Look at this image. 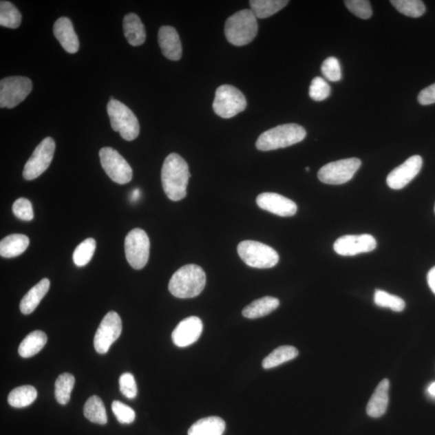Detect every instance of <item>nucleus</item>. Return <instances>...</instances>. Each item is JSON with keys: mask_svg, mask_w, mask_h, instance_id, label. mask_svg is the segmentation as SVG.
<instances>
[{"mask_svg": "<svg viewBox=\"0 0 435 435\" xmlns=\"http://www.w3.org/2000/svg\"><path fill=\"white\" fill-rule=\"evenodd\" d=\"M191 175L188 164L181 156L171 153L165 158L162 169V182L165 195L177 202L187 196V188Z\"/></svg>", "mask_w": 435, "mask_h": 435, "instance_id": "nucleus-1", "label": "nucleus"}, {"mask_svg": "<svg viewBox=\"0 0 435 435\" xmlns=\"http://www.w3.org/2000/svg\"><path fill=\"white\" fill-rule=\"evenodd\" d=\"M206 273L197 264L179 268L170 279L169 290L178 299H192L201 294L206 286Z\"/></svg>", "mask_w": 435, "mask_h": 435, "instance_id": "nucleus-2", "label": "nucleus"}, {"mask_svg": "<svg viewBox=\"0 0 435 435\" xmlns=\"http://www.w3.org/2000/svg\"><path fill=\"white\" fill-rule=\"evenodd\" d=\"M258 23L252 10L244 9L230 17L225 23L226 39L236 46L252 42L257 35Z\"/></svg>", "mask_w": 435, "mask_h": 435, "instance_id": "nucleus-3", "label": "nucleus"}, {"mask_svg": "<svg viewBox=\"0 0 435 435\" xmlns=\"http://www.w3.org/2000/svg\"><path fill=\"white\" fill-rule=\"evenodd\" d=\"M306 136L304 127L295 124L279 125L264 131L257 141V149L271 151L290 147L299 143Z\"/></svg>", "mask_w": 435, "mask_h": 435, "instance_id": "nucleus-4", "label": "nucleus"}, {"mask_svg": "<svg viewBox=\"0 0 435 435\" xmlns=\"http://www.w3.org/2000/svg\"><path fill=\"white\" fill-rule=\"evenodd\" d=\"M107 109L112 129L119 132L123 139L131 141L139 136L138 119L129 107L114 99L109 101Z\"/></svg>", "mask_w": 435, "mask_h": 435, "instance_id": "nucleus-5", "label": "nucleus"}, {"mask_svg": "<svg viewBox=\"0 0 435 435\" xmlns=\"http://www.w3.org/2000/svg\"><path fill=\"white\" fill-rule=\"evenodd\" d=\"M238 254L248 266L270 268L277 266L279 255L275 249L257 241L245 240L238 245Z\"/></svg>", "mask_w": 435, "mask_h": 435, "instance_id": "nucleus-6", "label": "nucleus"}, {"mask_svg": "<svg viewBox=\"0 0 435 435\" xmlns=\"http://www.w3.org/2000/svg\"><path fill=\"white\" fill-rule=\"evenodd\" d=\"M246 107L247 100L237 88L224 85L216 89L215 100L213 102V109L216 115L224 119H230L244 112Z\"/></svg>", "mask_w": 435, "mask_h": 435, "instance_id": "nucleus-7", "label": "nucleus"}, {"mask_svg": "<svg viewBox=\"0 0 435 435\" xmlns=\"http://www.w3.org/2000/svg\"><path fill=\"white\" fill-rule=\"evenodd\" d=\"M361 167V160L356 158L339 160L321 167L318 177L328 185H342L349 182Z\"/></svg>", "mask_w": 435, "mask_h": 435, "instance_id": "nucleus-8", "label": "nucleus"}, {"mask_svg": "<svg viewBox=\"0 0 435 435\" xmlns=\"http://www.w3.org/2000/svg\"><path fill=\"white\" fill-rule=\"evenodd\" d=\"M127 262L135 269H142L149 258L150 241L144 230L135 229L127 235L125 243Z\"/></svg>", "mask_w": 435, "mask_h": 435, "instance_id": "nucleus-9", "label": "nucleus"}, {"mask_svg": "<svg viewBox=\"0 0 435 435\" xmlns=\"http://www.w3.org/2000/svg\"><path fill=\"white\" fill-rule=\"evenodd\" d=\"M55 149V141L51 137H46L42 140L23 168V178L32 181L45 173L53 160Z\"/></svg>", "mask_w": 435, "mask_h": 435, "instance_id": "nucleus-10", "label": "nucleus"}, {"mask_svg": "<svg viewBox=\"0 0 435 435\" xmlns=\"http://www.w3.org/2000/svg\"><path fill=\"white\" fill-rule=\"evenodd\" d=\"M32 89L31 80L26 77L14 76L0 82V107L13 108L28 96Z\"/></svg>", "mask_w": 435, "mask_h": 435, "instance_id": "nucleus-11", "label": "nucleus"}, {"mask_svg": "<svg viewBox=\"0 0 435 435\" xmlns=\"http://www.w3.org/2000/svg\"><path fill=\"white\" fill-rule=\"evenodd\" d=\"M99 158L104 171L113 182L125 185L131 181L132 169L116 149L104 147L99 151Z\"/></svg>", "mask_w": 435, "mask_h": 435, "instance_id": "nucleus-12", "label": "nucleus"}, {"mask_svg": "<svg viewBox=\"0 0 435 435\" xmlns=\"http://www.w3.org/2000/svg\"><path fill=\"white\" fill-rule=\"evenodd\" d=\"M122 332V321L115 311L107 313L99 325L94 339V346L99 354H106L112 345L120 338Z\"/></svg>", "mask_w": 435, "mask_h": 435, "instance_id": "nucleus-13", "label": "nucleus"}, {"mask_svg": "<svg viewBox=\"0 0 435 435\" xmlns=\"http://www.w3.org/2000/svg\"><path fill=\"white\" fill-rule=\"evenodd\" d=\"M376 240L371 235H343L335 241V252L343 257L370 253L376 248Z\"/></svg>", "mask_w": 435, "mask_h": 435, "instance_id": "nucleus-14", "label": "nucleus"}, {"mask_svg": "<svg viewBox=\"0 0 435 435\" xmlns=\"http://www.w3.org/2000/svg\"><path fill=\"white\" fill-rule=\"evenodd\" d=\"M423 167V158L418 155L406 160L388 175L387 184L392 190H401L419 173Z\"/></svg>", "mask_w": 435, "mask_h": 435, "instance_id": "nucleus-15", "label": "nucleus"}, {"mask_svg": "<svg viewBox=\"0 0 435 435\" xmlns=\"http://www.w3.org/2000/svg\"><path fill=\"white\" fill-rule=\"evenodd\" d=\"M203 330L202 321L195 316L180 321L172 334L173 342L177 347L186 348L195 343L201 337Z\"/></svg>", "mask_w": 435, "mask_h": 435, "instance_id": "nucleus-16", "label": "nucleus"}, {"mask_svg": "<svg viewBox=\"0 0 435 435\" xmlns=\"http://www.w3.org/2000/svg\"><path fill=\"white\" fill-rule=\"evenodd\" d=\"M257 203L262 209L281 217L294 216L297 206L294 201L276 193H262L257 198Z\"/></svg>", "mask_w": 435, "mask_h": 435, "instance_id": "nucleus-17", "label": "nucleus"}, {"mask_svg": "<svg viewBox=\"0 0 435 435\" xmlns=\"http://www.w3.org/2000/svg\"><path fill=\"white\" fill-rule=\"evenodd\" d=\"M158 43L165 58L178 61L182 56V46L178 32L171 26H162L158 32Z\"/></svg>", "mask_w": 435, "mask_h": 435, "instance_id": "nucleus-18", "label": "nucleus"}, {"mask_svg": "<svg viewBox=\"0 0 435 435\" xmlns=\"http://www.w3.org/2000/svg\"><path fill=\"white\" fill-rule=\"evenodd\" d=\"M54 33L66 52L71 54L77 53L79 50V40L69 18H59L54 23Z\"/></svg>", "mask_w": 435, "mask_h": 435, "instance_id": "nucleus-19", "label": "nucleus"}, {"mask_svg": "<svg viewBox=\"0 0 435 435\" xmlns=\"http://www.w3.org/2000/svg\"><path fill=\"white\" fill-rule=\"evenodd\" d=\"M390 381L383 380L377 385L367 405V414L372 418H381L386 412L389 404Z\"/></svg>", "mask_w": 435, "mask_h": 435, "instance_id": "nucleus-20", "label": "nucleus"}, {"mask_svg": "<svg viewBox=\"0 0 435 435\" xmlns=\"http://www.w3.org/2000/svg\"><path fill=\"white\" fill-rule=\"evenodd\" d=\"M50 287L49 279H42L39 283L33 286L30 291L23 297L20 309L23 315H30L36 309L40 302L48 293Z\"/></svg>", "mask_w": 435, "mask_h": 435, "instance_id": "nucleus-21", "label": "nucleus"}, {"mask_svg": "<svg viewBox=\"0 0 435 435\" xmlns=\"http://www.w3.org/2000/svg\"><path fill=\"white\" fill-rule=\"evenodd\" d=\"M125 36L132 46L143 45L146 40V32L143 23L135 13L127 14L124 18Z\"/></svg>", "mask_w": 435, "mask_h": 435, "instance_id": "nucleus-22", "label": "nucleus"}, {"mask_svg": "<svg viewBox=\"0 0 435 435\" xmlns=\"http://www.w3.org/2000/svg\"><path fill=\"white\" fill-rule=\"evenodd\" d=\"M30 246V239L21 234L6 236L0 242V255L4 258H13L25 252Z\"/></svg>", "mask_w": 435, "mask_h": 435, "instance_id": "nucleus-23", "label": "nucleus"}, {"mask_svg": "<svg viewBox=\"0 0 435 435\" xmlns=\"http://www.w3.org/2000/svg\"><path fill=\"white\" fill-rule=\"evenodd\" d=\"M279 305H280V301L276 297H264L246 306L242 314L247 319H259L272 313L273 311L277 309Z\"/></svg>", "mask_w": 435, "mask_h": 435, "instance_id": "nucleus-24", "label": "nucleus"}, {"mask_svg": "<svg viewBox=\"0 0 435 435\" xmlns=\"http://www.w3.org/2000/svg\"><path fill=\"white\" fill-rule=\"evenodd\" d=\"M226 423L219 417H208L198 420L188 430V435H223Z\"/></svg>", "mask_w": 435, "mask_h": 435, "instance_id": "nucleus-25", "label": "nucleus"}, {"mask_svg": "<svg viewBox=\"0 0 435 435\" xmlns=\"http://www.w3.org/2000/svg\"><path fill=\"white\" fill-rule=\"evenodd\" d=\"M47 335L41 330H35L28 334L19 347L18 352L23 358L35 356L44 348L47 343Z\"/></svg>", "mask_w": 435, "mask_h": 435, "instance_id": "nucleus-26", "label": "nucleus"}, {"mask_svg": "<svg viewBox=\"0 0 435 435\" xmlns=\"http://www.w3.org/2000/svg\"><path fill=\"white\" fill-rule=\"evenodd\" d=\"M251 10L257 18L266 19L281 11L288 1L286 0H252L249 2Z\"/></svg>", "mask_w": 435, "mask_h": 435, "instance_id": "nucleus-27", "label": "nucleus"}, {"mask_svg": "<svg viewBox=\"0 0 435 435\" xmlns=\"http://www.w3.org/2000/svg\"><path fill=\"white\" fill-rule=\"evenodd\" d=\"M37 397V391L32 385H23L16 388L8 395V403L12 407L23 408L34 403Z\"/></svg>", "mask_w": 435, "mask_h": 435, "instance_id": "nucleus-28", "label": "nucleus"}, {"mask_svg": "<svg viewBox=\"0 0 435 435\" xmlns=\"http://www.w3.org/2000/svg\"><path fill=\"white\" fill-rule=\"evenodd\" d=\"M297 356H299V351L295 347H279L264 358L262 366L264 370H270V368H276L284 363L292 361Z\"/></svg>", "mask_w": 435, "mask_h": 435, "instance_id": "nucleus-29", "label": "nucleus"}, {"mask_svg": "<svg viewBox=\"0 0 435 435\" xmlns=\"http://www.w3.org/2000/svg\"><path fill=\"white\" fill-rule=\"evenodd\" d=\"M83 413L92 423L105 425L107 423V416L105 406L100 397L92 396L85 403Z\"/></svg>", "mask_w": 435, "mask_h": 435, "instance_id": "nucleus-30", "label": "nucleus"}, {"mask_svg": "<svg viewBox=\"0 0 435 435\" xmlns=\"http://www.w3.org/2000/svg\"><path fill=\"white\" fill-rule=\"evenodd\" d=\"M74 384V376L70 373L65 372L58 377L55 382V397L59 404L66 405L69 403Z\"/></svg>", "mask_w": 435, "mask_h": 435, "instance_id": "nucleus-31", "label": "nucleus"}, {"mask_svg": "<svg viewBox=\"0 0 435 435\" xmlns=\"http://www.w3.org/2000/svg\"><path fill=\"white\" fill-rule=\"evenodd\" d=\"M21 13L11 2H0V25L14 30L21 25Z\"/></svg>", "mask_w": 435, "mask_h": 435, "instance_id": "nucleus-32", "label": "nucleus"}, {"mask_svg": "<svg viewBox=\"0 0 435 435\" xmlns=\"http://www.w3.org/2000/svg\"><path fill=\"white\" fill-rule=\"evenodd\" d=\"M96 248V241L93 238H88L83 241L73 254L75 266L83 267L92 261Z\"/></svg>", "mask_w": 435, "mask_h": 435, "instance_id": "nucleus-33", "label": "nucleus"}, {"mask_svg": "<svg viewBox=\"0 0 435 435\" xmlns=\"http://www.w3.org/2000/svg\"><path fill=\"white\" fill-rule=\"evenodd\" d=\"M397 11L409 17L418 18L425 12V6L421 0H392L390 1Z\"/></svg>", "mask_w": 435, "mask_h": 435, "instance_id": "nucleus-34", "label": "nucleus"}, {"mask_svg": "<svg viewBox=\"0 0 435 435\" xmlns=\"http://www.w3.org/2000/svg\"><path fill=\"white\" fill-rule=\"evenodd\" d=\"M374 302L378 306L390 308L395 312L403 311L405 307V302L403 299L381 290H376Z\"/></svg>", "mask_w": 435, "mask_h": 435, "instance_id": "nucleus-35", "label": "nucleus"}, {"mask_svg": "<svg viewBox=\"0 0 435 435\" xmlns=\"http://www.w3.org/2000/svg\"><path fill=\"white\" fill-rule=\"evenodd\" d=\"M344 3L350 12L363 20H368L372 15L371 3L367 0H346Z\"/></svg>", "mask_w": 435, "mask_h": 435, "instance_id": "nucleus-36", "label": "nucleus"}, {"mask_svg": "<svg viewBox=\"0 0 435 435\" xmlns=\"http://www.w3.org/2000/svg\"><path fill=\"white\" fill-rule=\"evenodd\" d=\"M330 85L323 78L316 77L312 80L309 94L315 101H323L330 96Z\"/></svg>", "mask_w": 435, "mask_h": 435, "instance_id": "nucleus-37", "label": "nucleus"}, {"mask_svg": "<svg viewBox=\"0 0 435 435\" xmlns=\"http://www.w3.org/2000/svg\"><path fill=\"white\" fill-rule=\"evenodd\" d=\"M321 73L326 79L332 82H339L342 78L341 67L339 61L335 56L326 59L321 65Z\"/></svg>", "mask_w": 435, "mask_h": 435, "instance_id": "nucleus-38", "label": "nucleus"}, {"mask_svg": "<svg viewBox=\"0 0 435 435\" xmlns=\"http://www.w3.org/2000/svg\"><path fill=\"white\" fill-rule=\"evenodd\" d=\"M112 409L116 418L122 424H131L134 422L136 413L134 410L121 401H113Z\"/></svg>", "mask_w": 435, "mask_h": 435, "instance_id": "nucleus-39", "label": "nucleus"}, {"mask_svg": "<svg viewBox=\"0 0 435 435\" xmlns=\"http://www.w3.org/2000/svg\"><path fill=\"white\" fill-rule=\"evenodd\" d=\"M13 214L18 219L23 221H31L34 218L32 203L27 198H21L13 203L12 205Z\"/></svg>", "mask_w": 435, "mask_h": 435, "instance_id": "nucleus-40", "label": "nucleus"}, {"mask_svg": "<svg viewBox=\"0 0 435 435\" xmlns=\"http://www.w3.org/2000/svg\"><path fill=\"white\" fill-rule=\"evenodd\" d=\"M120 389L127 399H135L137 395V385L134 375L129 372L122 374L120 378Z\"/></svg>", "mask_w": 435, "mask_h": 435, "instance_id": "nucleus-41", "label": "nucleus"}, {"mask_svg": "<svg viewBox=\"0 0 435 435\" xmlns=\"http://www.w3.org/2000/svg\"><path fill=\"white\" fill-rule=\"evenodd\" d=\"M421 105L427 106L435 103V83L423 89L418 96Z\"/></svg>", "mask_w": 435, "mask_h": 435, "instance_id": "nucleus-42", "label": "nucleus"}, {"mask_svg": "<svg viewBox=\"0 0 435 435\" xmlns=\"http://www.w3.org/2000/svg\"><path fill=\"white\" fill-rule=\"evenodd\" d=\"M427 282L430 290L435 295V266L430 269L427 274Z\"/></svg>", "mask_w": 435, "mask_h": 435, "instance_id": "nucleus-43", "label": "nucleus"}, {"mask_svg": "<svg viewBox=\"0 0 435 435\" xmlns=\"http://www.w3.org/2000/svg\"><path fill=\"white\" fill-rule=\"evenodd\" d=\"M140 195L141 192L139 189H135V190L131 193V201L134 202L138 201L140 198Z\"/></svg>", "mask_w": 435, "mask_h": 435, "instance_id": "nucleus-44", "label": "nucleus"}, {"mask_svg": "<svg viewBox=\"0 0 435 435\" xmlns=\"http://www.w3.org/2000/svg\"><path fill=\"white\" fill-rule=\"evenodd\" d=\"M428 392L430 395L435 396V382L432 383L428 388Z\"/></svg>", "mask_w": 435, "mask_h": 435, "instance_id": "nucleus-45", "label": "nucleus"}, {"mask_svg": "<svg viewBox=\"0 0 435 435\" xmlns=\"http://www.w3.org/2000/svg\"><path fill=\"white\" fill-rule=\"evenodd\" d=\"M306 171H309L310 168H309V167H306Z\"/></svg>", "mask_w": 435, "mask_h": 435, "instance_id": "nucleus-46", "label": "nucleus"}, {"mask_svg": "<svg viewBox=\"0 0 435 435\" xmlns=\"http://www.w3.org/2000/svg\"><path fill=\"white\" fill-rule=\"evenodd\" d=\"M434 212H435V206H434Z\"/></svg>", "mask_w": 435, "mask_h": 435, "instance_id": "nucleus-47", "label": "nucleus"}]
</instances>
